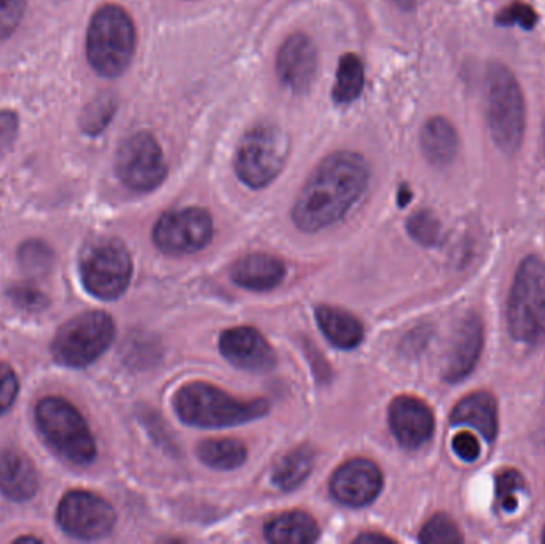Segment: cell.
Here are the masks:
<instances>
[{
    "mask_svg": "<svg viewBox=\"0 0 545 544\" xmlns=\"http://www.w3.org/2000/svg\"><path fill=\"white\" fill-rule=\"evenodd\" d=\"M369 178V166L356 152L340 150L324 158L298 194L295 225L308 233L334 225L364 194Z\"/></svg>",
    "mask_w": 545,
    "mask_h": 544,
    "instance_id": "cell-1",
    "label": "cell"
},
{
    "mask_svg": "<svg viewBox=\"0 0 545 544\" xmlns=\"http://www.w3.org/2000/svg\"><path fill=\"white\" fill-rule=\"evenodd\" d=\"M174 409L182 422L200 428L243 425L268 414L270 404L263 399L241 401L209 383L193 382L174 396Z\"/></svg>",
    "mask_w": 545,
    "mask_h": 544,
    "instance_id": "cell-2",
    "label": "cell"
},
{
    "mask_svg": "<svg viewBox=\"0 0 545 544\" xmlns=\"http://www.w3.org/2000/svg\"><path fill=\"white\" fill-rule=\"evenodd\" d=\"M136 50V28L125 8L102 5L87 32V58L102 77L115 79L128 69Z\"/></svg>",
    "mask_w": 545,
    "mask_h": 544,
    "instance_id": "cell-3",
    "label": "cell"
},
{
    "mask_svg": "<svg viewBox=\"0 0 545 544\" xmlns=\"http://www.w3.org/2000/svg\"><path fill=\"white\" fill-rule=\"evenodd\" d=\"M509 331L518 342H541L545 337V262L526 257L518 267L507 304Z\"/></svg>",
    "mask_w": 545,
    "mask_h": 544,
    "instance_id": "cell-4",
    "label": "cell"
},
{
    "mask_svg": "<svg viewBox=\"0 0 545 544\" xmlns=\"http://www.w3.org/2000/svg\"><path fill=\"white\" fill-rule=\"evenodd\" d=\"M291 141L281 128L260 123L241 138L235 154V171L251 189L270 186L284 170Z\"/></svg>",
    "mask_w": 545,
    "mask_h": 544,
    "instance_id": "cell-5",
    "label": "cell"
},
{
    "mask_svg": "<svg viewBox=\"0 0 545 544\" xmlns=\"http://www.w3.org/2000/svg\"><path fill=\"white\" fill-rule=\"evenodd\" d=\"M487 119L496 146L514 154L525 131V104L514 74L501 64H491L488 69Z\"/></svg>",
    "mask_w": 545,
    "mask_h": 544,
    "instance_id": "cell-6",
    "label": "cell"
},
{
    "mask_svg": "<svg viewBox=\"0 0 545 544\" xmlns=\"http://www.w3.org/2000/svg\"><path fill=\"white\" fill-rule=\"evenodd\" d=\"M36 422L53 449L77 465L96 457V444L85 418L66 399L47 398L36 407Z\"/></svg>",
    "mask_w": 545,
    "mask_h": 544,
    "instance_id": "cell-7",
    "label": "cell"
},
{
    "mask_svg": "<svg viewBox=\"0 0 545 544\" xmlns=\"http://www.w3.org/2000/svg\"><path fill=\"white\" fill-rule=\"evenodd\" d=\"M114 336V321L107 313H82L59 329L53 355L64 366L85 367L110 347Z\"/></svg>",
    "mask_w": 545,
    "mask_h": 544,
    "instance_id": "cell-8",
    "label": "cell"
},
{
    "mask_svg": "<svg viewBox=\"0 0 545 544\" xmlns=\"http://www.w3.org/2000/svg\"><path fill=\"white\" fill-rule=\"evenodd\" d=\"M80 273L87 291L104 300L122 296L130 284L131 257L117 240H99L88 246L80 261Z\"/></svg>",
    "mask_w": 545,
    "mask_h": 544,
    "instance_id": "cell-9",
    "label": "cell"
},
{
    "mask_svg": "<svg viewBox=\"0 0 545 544\" xmlns=\"http://www.w3.org/2000/svg\"><path fill=\"white\" fill-rule=\"evenodd\" d=\"M118 178L134 192H150L168 174L160 142L149 131H139L122 142L115 160Z\"/></svg>",
    "mask_w": 545,
    "mask_h": 544,
    "instance_id": "cell-10",
    "label": "cell"
},
{
    "mask_svg": "<svg viewBox=\"0 0 545 544\" xmlns=\"http://www.w3.org/2000/svg\"><path fill=\"white\" fill-rule=\"evenodd\" d=\"M211 237V216L201 208L169 211L158 219L153 229L155 245L171 256L197 253L208 246Z\"/></svg>",
    "mask_w": 545,
    "mask_h": 544,
    "instance_id": "cell-11",
    "label": "cell"
},
{
    "mask_svg": "<svg viewBox=\"0 0 545 544\" xmlns=\"http://www.w3.org/2000/svg\"><path fill=\"white\" fill-rule=\"evenodd\" d=\"M64 532L80 540L106 537L115 524V511L104 498L90 492H69L58 508Z\"/></svg>",
    "mask_w": 545,
    "mask_h": 544,
    "instance_id": "cell-12",
    "label": "cell"
},
{
    "mask_svg": "<svg viewBox=\"0 0 545 544\" xmlns=\"http://www.w3.org/2000/svg\"><path fill=\"white\" fill-rule=\"evenodd\" d=\"M318 72V50L313 40L295 32L284 40L276 56V74L283 87L295 95H305L313 87Z\"/></svg>",
    "mask_w": 545,
    "mask_h": 544,
    "instance_id": "cell-13",
    "label": "cell"
},
{
    "mask_svg": "<svg viewBox=\"0 0 545 544\" xmlns=\"http://www.w3.org/2000/svg\"><path fill=\"white\" fill-rule=\"evenodd\" d=\"M383 487L380 468L370 460L354 458L335 471L330 492L343 505L361 508L372 503Z\"/></svg>",
    "mask_w": 545,
    "mask_h": 544,
    "instance_id": "cell-14",
    "label": "cell"
},
{
    "mask_svg": "<svg viewBox=\"0 0 545 544\" xmlns=\"http://www.w3.org/2000/svg\"><path fill=\"white\" fill-rule=\"evenodd\" d=\"M389 425L400 446L413 450L432 438L436 420L428 404L412 396H400L389 407Z\"/></svg>",
    "mask_w": 545,
    "mask_h": 544,
    "instance_id": "cell-15",
    "label": "cell"
},
{
    "mask_svg": "<svg viewBox=\"0 0 545 544\" xmlns=\"http://www.w3.org/2000/svg\"><path fill=\"white\" fill-rule=\"evenodd\" d=\"M220 351L233 364L251 372H267L276 364L275 350L254 328H233L220 336Z\"/></svg>",
    "mask_w": 545,
    "mask_h": 544,
    "instance_id": "cell-16",
    "label": "cell"
},
{
    "mask_svg": "<svg viewBox=\"0 0 545 544\" xmlns=\"http://www.w3.org/2000/svg\"><path fill=\"white\" fill-rule=\"evenodd\" d=\"M483 348V326L479 316L467 315L456 329L450 355L445 366L444 379L456 383L474 371Z\"/></svg>",
    "mask_w": 545,
    "mask_h": 544,
    "instance_id": "cell-17",
    "label": "cell"
},
{
    "mask_svg": "<svg viewBox=\"0 0 545 544\" xmlns=\"http://www.w3.org/2000/svg\"><path fill=\"white\" fill-rule=\"evenodd\" d=\"M286 276L283 262L270 254L254 253L241 257L232 267V278L241 288L270 291Z\"/></svg>",
    "mask_w": 545,
    "mask_h": 544,
    "instance_id": "cell-18",
    "label": "cell"
},
{
    "mask_svg": "<svg viewBox=\"0 0 545 544\" xmlns=\"http://www.w3.org/2000/svg\"><path fill=\"white\" fill-rule=\"evenodd\" d=\"M451 423L471 426L488 442H493L498 436V404L490 393L485 391L472 393L456 404L451 412Z\"/></svg>",
    "mask_w": 545,
    "mask_h": 544,
    "instance_id": "cell-19",
    "label": "cell"
},
{
    "mask_svg": "<svg viewBox=\"0 0 545 544\" xmlns=\"http://www.w3.org/2000/svg\"><path fill=\"white\" fill-rule=\"evenodd\" d=\"M37 473L26 455L18 450H5L0 455V490L5 497L23 501L36 493Z\"/></svg>",
    "mask_w": 545,
    "mask_h": 544,
    "instance_id": "cell-20",
    "label": "cell"
},
{
    "mask_svg": "<svg viewBox=\"0 0 545 544\" xmlns=\"http://www.w3.org/2000/svg\"><path fill=\"white\" fill-rule=\"evenodd\" d=\"M316 320L327 340L342 350H353L364 339L361 321L340 308L319 307L316 310Z\"/></svg>",
    "mask_w": 545,
    "mask_h": 544,
    "instance_id": "cell-21",
    "label": "cell"
},
{
    "mask_svg": "<svg viewBox=\"0 0 545 544\" xmlns=\"http://www.w3.org/2000/svg\"><path fill=\"white\" fill-rule=\"evenodd\" d=\"M265 537L276 544H308L319 538V527L310 514L291 511L265 525Z\"/></svg>",
    "mask_w": 545,
    "mask_h": 544,
    "instance_id": "cell-22",
    "label": "cell"
},
{
    "mask_svg": "<svg viewBox=\"0 0 545 544\" xmlns=\"http://www.w3.org/2000/svg\"><path fill=\"white\" fill-rule=\"evenodd\" d=\"M421 147L429 162L437 166L448 165L458 154V133L448 120L434 117L421 131Z\"/></svg>",
    "mask_w": 545,
    "mask_h": 544,
    "instance_id": "cell-23",
    "label": "cell"
},
{
    "mask_svg": "<svg viewBox=\"0 0 545 544\" xmlns=\"http://www.w3.org/2000/svg\"><path fill=\"white\" fill-rule=\"evenodd\" d=\"M314 466V452L311 447L303 446L284 455L273 471V482L283 492H292L305 482Z\"/></svg>",
    "mask_w": 545,
    "mask_h": 544,
    "instance_id": "cell-24",
    "label": "cell"
},
{
    "mask_svg": "<svg viewBox=\"0 0 545 544\" xmlns=\"http://www.w3.org/2000/svg\"><path fill=\"white\" fill-rule=\"evenodd\" d=\"M198 457L204 465L214 470H235L248 458V450L243 442L233 439H211L201 442Z\"/></svg>",
    "mask_w": 545,
    "mask_h": 544,
    "instance_id": "cell-25",
    "label": "cell"
},
{
    "mask_svg": "<svg viewBox=\"0 0 545 544\" xmlns=\"http://www.w3.org/2000/svg\"><path fill=\"white\" fill-rule=\"evenodd\" d=\"M365 74L361 58L354 53H346L338 63L335 80L334 99L338 104L356 101L364 90Z\"/></svg>",
    "mask_w": 545,
    "mask_h": 544,
    "instance_id": "cell-26",
    "label": "cell"
},
{
    "mask_svg": "<svg viewBox=\"0 0 545 544\" xmlns=\"http://www.w3.org/2000/svg\"><path fill=\"white\" fill-rule=\"evenodd\" d=\"M115 111H117V99L112 93H102V95L96 96L83 112L82 125L83 131L87 135L96 136L104 131V128L109 125L110 120L114 117Z\"/></svg>",
    "mask_w": 545,
    "mask_h": 544,
    "instance_id": "cell-27",
    "label": "cell"
},
{
    "mask_svg": "<svg viewBox=\"0 0 545 544\" xmlns=\"http://www.w3.org/2000/svg\"><path fill=\"white\" fill-rule=\"evenodd\" d=\"M420 541L426 544H458L463 543V535L450 517L439 514L424 525Z\"/></svg>",
    "mask_w": 545,
    "mask_h": 544,
    "instance_id": "cell-28",
    "label": "cell"
},
{
    "mask_svg": "<svg viewBox=\"0 0 545 544\" xmlns=\"http://www.w3.org/2000/svg\"><path fill=\"white\" fill-rule=\"evenodd\" d=\"M525 490V479L515 470H506L498 474L496 479V497L499 506L506 513H514L518 508L517 493Z\"/></svg>",
    "mask_w": 545,
    "mask_h": 544,
    "instance_id": "cell-29",
    "label": "cell"
},
{
    "mask_svg": "<svg viewBox=\"0 0 545 544\" xmlns=\"http://www.w3.org/2000/svg\"><path fill=\"white\" fill-rule=\"evenodd\" d=\"M407 229L416 241L428 246L437 245L440 240V232H442L439 219L431 211H420V213L413 214L408 219Z\"/></svg>",
    "mask_w": 545,
    "mask_h": 544,
    "instance_id": "cell-30",
    "label": "cell"
},
{
    "mask_svg": "<svg viewBox=\"0 0 545 544\" xmlns=\"http://www.w3.org/2000/svg\"><path fill=\"white\" fill-rule=\"evenodd\" d=\"M499 26H520L523 29H533L538 23V15L530 5L514 4L504 8L496 16Z\"/></svg>",
    "mask_w": 545,
    "mask_h": 544,
    "instance_id": "cell-31",
    "label": "cell"
},
{
    "mask_svg": "<svg viewBox=\"0 0 545 544\" xmlns=\"http://www.w3.org/2000/svg\"><path fill=\"white\" fill-rule=\"evenodd\" d=\"M26 0H0V39L12 36L23 20Z\"/></svg>",
    "mask_w": 545,
    "mask_h": 544,
    "instance_id": "cell-32",
    "label": "cell"
},
{
    "mask_svg": "<svg viewBox=\"0 0 545 544\" xmlns=\"http://www.w3.org/2000/svg\"><path fill=\"white\" fill-rule=\"evenodd\" d=\"M18 377L8 364H0V415L7 412L18 395Z\"/></svg>",
    "mask_w": 545,
    "mask_h": 544,
    "instance_id": "cell-33",
    "label": "cell"
},
{
    "mask_svg": "<svg viewBox=\"0 0 545 544\" xmlns=\"http://www.w3.org/2000/svg\"><path fill=\"white\" fill-rule=\"evenodd\" d=\"M453 450L464 462H475L480 457V442L477 441L474 434L461 431L453 438Z\"/></svg>",
    "mask_w": 545,
    "mask_h": 544,
    "instance_id": "cell-34",
    "label": "cell"
},
{
    "mask_svg": "<svg viewBox=\"0 0 545 544\" xmlns=\"http://www.w3.org/2000/svg\"><path fill=\"white\" fill-rule=\"evenodd\" d=\"M18 131V119L13 112H0V154L12 147Z\"/></svg>",
    "mask_w": 545,
    "mask_h": 544,
    "instance_id": "cell-35",
    "label": "cell"
},
{
    "mask_svg": "<svg viewBox=\"0 0 545 544\" xmlns=\"http://www.w3.org/2000/svg\"><path fill=\"white\" fill-rule=\"evenodd\" d=\"M391 538L381 535V533H367L357 538L356 543H391Z\"/></svg>",
    "mask_w": 545,
    "mask_h": 544,
    "instance_id": "cell-36",
    "label": "cell"
},
{
    "mask_svg": "<svg viewBox=\"0 0 545 544\" xmlns=\"http://www.w3.org/2000/svg\"><path fill=\"white\" fill-rule=\"evenodd\" d=\"M410 198H412V192L407 189V186L402 187L399 192V205H407V203L410 202Z\"/></svg>",
    "mask_w": 545,
    "mask_h": 544,
    "instance_id": "cell-37",
    "label": "cell"
},
{
    "mask_svg": "<svg viewBox=\"0 0 545 544\" xmlns=\"http://www.w3.org/2000/svg\"><path fill=\"white\" fill-rule=\"evenodd\" d=\"M397 7L404 8V10H412L415 7L416 0H393Z\"/></svg>",
    "mask_w": 545,
    "mask_h": 544,
    "instance_id": "cell-38",
    "label": "cell"
},
{
    "mask_svg": "<svg viewBox=\"0 0 545 544\" xmlns=\"http://www.w3.org/2000/svg\"><path fill=\"white\" fill-rule=\"evenodd\" d=\"M542 541L545 543V530H544V537H542Z\"/></svg>",
    "mask_w": 545,
    "mask_h": 544,
    "instance_id": "cell-39",
    "label": "cell"
}]
</instances>
